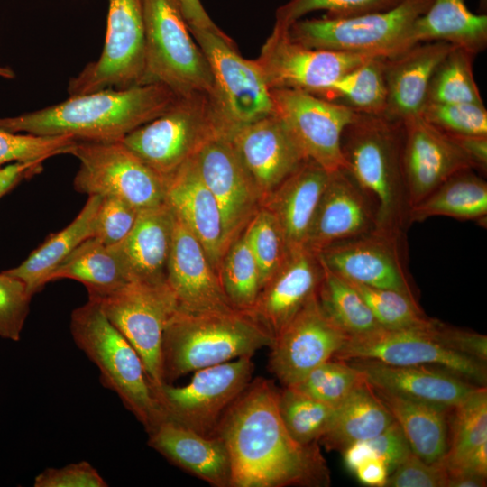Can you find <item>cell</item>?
I'll list each match as a JSON object with an SVG mask.
<instances>
[{
  "label": "cell",
  "mask_w": 487,
  "mask_h": 487,
  "mask_svg": "<svg viewBox=\"0 0 487 487\" xmlns=\"http://www.w3.org/2000/svg\"><path fill=\"white\" fill-rule=\"evenodd\" d=\"M278 390L252 381L228 408L216 436L227 449L230 487L326 486L329 472L317 444L303 446L289 434L278 409Z\"/></svg>",
  "instance_id": "obj_1"
},
{
  "label": "cell",
  "mask_w": 487,
  "mask_h": 487,
  "mask_svg": "<svg viewBox=\"0 0 487 487\" xmlns=\"http://www.w3.org/2000/svg\"><path fill=\"white\" fill-rule=\"evenodd\" d=\"M177 96L161 85L102 89L69 96L60 103L17 116L0 117V129L41 136L70 135L77 141H121L168 110Z\"/></svg>",
  "instance_id": "obj_2"
},
{
  "label": "cell",
  "mask_w": 487,
  "mask_h": 487,
  "mask_svg": "<svg viewBox=\"0 0 487 487\" xmlns=\"http://www.w3.org/2000/svg\"><path fill=\"white\" fill-rule=\"evenodd\" d=\"M402 123L357 113L341 139L344 169L372 203L376 230L400 239L409 224Z\"/></svg>",
  "instance_id": "obj_3"
},
{
  "label": "cell",
  "mask_w": 487,
  "mask_h": 487,
  "mask_svg": "<svg viewBox=\"0 0 487 487\" xmlns=\"http://www.w3.org/2000/svg\"><path fill=\"white\" fill-rule=\"evenodd\" d=\"M273 337L240 310L190 312L177 308L161 341L164 383L198 370L251 356L271 347Z\"/></svg>",
  "instance_id": "obj_4"
},
{
  "label": "cell",
  "mask_w": 487,
  "mask_h": 487,
  "mask_svg": "<svg viewBox=\"0 0 487 487\" xmlns=\"http://www.w3.org/2000/svg\"><path fill=\"white\" fill-rule=\"evenodd\" d=\"M69 327L76 345L98 368L104 387L150 432L164 418L163 412L140 355L108 320L99 301L88 298L75 308Z\"/></svg>",
  "instance_id": "obj_5"
},
{
  "label": "cell",
  "mask_w": 487,
  "mask_h": 487,
  "mask_svg": "<svg viewBox=\"0 0 487 487\" xmlns=\"http://www.w3.org/2000/svg\"><path fill=\"white\" fill-rule=\"evenodd\" d=\"M144 70L141 85L156 84L177 97L209 96L213 77L178 0H143Z\"/></svg>",
  "instance_id": "obj_6"
},
{
  "label": "cell",
  "mask_w": 487,
  "mask_h": 487,
  "mask_svg": "<svg viewBox=\"0 0 487 487\" xmlns=\"http://www.w3.org/2000/svg\"><path fill=\"white\" fill-rule=\"evenodd\" d=\"M213 77L208 96L220 132H233L274 114L271 91L256 60L237 51L225 33L189 28Z\"/></svg>",
  "instance_id": "obj_7"
},
{
  "label": "cell",
  "mask_w": 487,
  "mask_h": 487,
  "mask_svg": "<svg viewBox=\"0 0 487 487\" xmlns=\"http://www.w3.org/2000/svg\"><path fill=\"white\" fill-rule=\"evenodd\" d=\"M220 130L207 96L178 97L163 114L127 133L121 142L167 180Z\"/></svg>",
  "instance_id": "obj_8"
},
{
  "label": "cell",
  "mask_w": 487,
  "mask_h": 487,
  "mask_svg": "<svg viewBox=\"0 0 487 487\" xmlns=\"http://www.w3.org/2000/svg\"><path fill=\"white\" fill-rule=\"evenodd\" d=\"M445 324L431 318L423 326L380 328L349 336L334 359H372L393 365H432L449 370L470 382L486 387V362L448 348L444 340Z\"/></svg>",
  "instance_id": "obj_9"
},
{
  "label": "cell",
  "mask_w": 487,
  "mask_h": 487,
  "mask_svg": "<svg viewBox=\"0 0 487 487\" xmlns=\"http://www.w3.org/2000/svg\"><path fill=\"white\" fill-rule=\"evenodd\" d=\"M430 4L431 0H402L389 10L354 17L300 19L289 26V34L308 48L391 57Z\"/></svg>",
  "instance_id": "obj_10"
},
{
  "label": "cell",
  "mask_w": 487,
  "mask_h": 487,
  "mask_svg": "<svg viewBox=\"0 0 487 487\" xmlns=\"http://www.w3.org/2000/svg\"><path fill=\"white\" fill-rule=\"evenodd\" d=\"M69 153L79 161L78 192L117 197L140 211L165 203L166 180L121 141H76Z\"/></svg>",
  "instance_id": "obj_11"
},
{
  "label": "cell",
  "mask_w": 487,
  "mask_h": 487,
  "mask_svg": "<svg viewBox=\"0 0 487 487\" xmlns=\"http://www.w3.org/2000/svg\"><path fill=\"white\" fill-rule=\"evenodd\" d=\"M251 356L195 372L184 386L164 383L153 391L164 418L207 436H216L225 411L252 381Z\"/></svg>",
  "instance_id": "obj_12"
},
{
  "label": "cell",
  "mask_w": 487,
  "mask_h": 487,
  "mask_svg": "<svg viewBox=\"0 0 487 487\" xmlns=\"http://www.w3.org/2000/svg\"><path fill=\"white\" fill-rule=\"evenodd\" d=\"M95 299L140 355L152 391L162 386V335L169 319L178 308L177 299L167 281L132 280L112 294Z\"/></svg>",
  "instance_id": "obj_13"
},
{
  "label": "cell",
  "mask_w": 487,
  "mask_h": 487,
  "mask_svg": "<svg viewBox=\"0 0 487 487\" xmlns=\"http://www.w3.org/2000/svg\"><path fill=\"white\" fill-rule=\"evenodd\" d=\"M143 0H108L105 43L99 58L71 78L68 93L125 89L141 85L144 70Z\"/></svg>",
  "instance_id": "obj_14"
},
{
  "label": "cell",
  "mask_w": 487,
  "mask_h": 487,
  "mask_svg": "<svg viewBox=\"0 0 487 487\" xmlns=\"http://www.w3.org/2000/svg\"><path fill=\"white\" fill-rule=\"evenodd\" d=\"M271 91L274 113L287 127L305 158L328 172L344 169L341 139L357 113L308 91L294 88Z\"/></svg>",
  "instance_id": "obj_15"
},
{
  "label": "cell",
  "mask_w": 487,
  "mask_h": 487,
  "mask_svg": "<svg viewBox=\"0 0 487 487\" xmlns=\"http://www.w3.org/2000/svg\"><path fill=\"white\" fill-rule=\"evenodd\" d=\"M379 54L313 49L274 25L256 60L270 89L294 88L322 95L341 76Z\"/></svg>",
  "instance_id": "obj_16"
},
{
  "label": "cell",
  "mask_w": 487,
  "mask_h": 487,
  "mask_svg": "<svg viewBox=\"0 0 487 487\" xmlns=\"http://www.w3.org/2000/svg\"><path fill=\"white\" fill-rule=\"evenodd\" d=\"M348 337L324 310L317 292L274 337L269 369L290 387L332 359Z\"/></svg>",
  "instance_id": "obj_17"
},
{
  "label": "cell",
  "mask_w": 487,
  "mask_h": 487,
  "mask_svg": "<svg viewBox=\"0 0 487 487\" xmlns=\"http://www.w3.org/2000/svg\"><path fill=\"white\" fill-rule=\"evenodd\" d=\"M193 160L219 205L231 244L262 207L260 195L227 134H215Z\"/></svg>",
  "instance_id": "obj_18"
},
{
  "label": "cell",
  "mask_w": 487,
  "mask_h": 487,
  "mask_svg": "<svg viewBox=\"0 0 487 487\" xmlns=\"http://www.w3.org/2000/svg\"><path fill=\"white\" fill-rule=\"evenodd\" d=\"M401 161L409 208L454 174L473 169L450 137L421 116L402 123Z\"/></svg>",
  "instance_id": "obj_19"
},
{
  "label": "cell",
  "mask_w": 487,
  "mask_h": 487,
  "mask_svg": "<svg viewBox=\"0 0 487 487\" xmlns=\"http://www.w3.org/2000/svg\"><path fill=\"white\" fill-rule=\"evenodd\" d=\"M228 136L260 195L262 205L307 160L275 113Z\"/></svg>",
  "instance_id": "obj_20"
},
{
  "label": "cell",
  "mask_w": 487,
  "mask_h": 487,
  "mask_svg": "<svg viewBox=\"0 0 487 487\" xmlns=\"http://www.w3.org/2000/svg\"><path fill=\"white\" fill-rule=\"evenodd\" d=\"M400 239L373 231L332 244L317 253L344 279L413 297L399 249Z\"/></svg>",
  "instance_id": "obj_21"
},
{
  "label": "cell",
  "mask_w": 487,
  "mask_h": 487,
  "mask_svg": "<svg viewBox=\"0 0 487 487\" xmlns=\"http://www.w3.org/2000/svg\"><path fill=\"white\" fill-rule=\"evenodd\" d=\"M166 281L180 309L190 312L235 309L225 296L203 246L175 215Z\"/></svg>",
  "instance_id": "obj_22"
},
{
  "label": "cell",
  "mask_w": 487,
  "mask_h": 487,
  "mask_svg": "<svg viewBox=\"0 0 487 487\" xmlns=\"http://www.w3.org/2000/svg\"><path fill=\"white\" fill-rule=\"evenodd\" d=\"M322 266L306 246L290 249L248 312L274 339L318 289Z\"/></svg>",
  "instance_id": "obj_23"
},
{
  "label": "cell",
  "mask_w": 487,
  "mask_h": 487,
  "mask_svg": "<svg viewBox=\"0 0 487 487\" xmlns=\"http://www.w3.org/2000/svg\"><path fill=\"white\" fill-rule=\"evenodd\" d=\"M376 230L374 208L345 169L330 172L306 247L316 254L336 243Z\"/></svg>",
  "instance_id": "obj_24"
},
{
  "label": "cell",
  "mask_w": 487,
  "mask_h": 487,
  "mask_svg": "<svg viewBox=\"0 0 487 487\" xmlns=\"http://www.w3.org/2000/svg\"><path fill=\"white\" fill-rule=\"evenodd\" d=\"M165 202L199 241L218 274L230 244L219 205L202 180L193 157L166 180Z\"/></svg>",
  "instance_id": "obj_25"
},
{
  "label": "cell",
  "mask_w": 487,
  "mask_h": 487,
  "mask_svg": "<svg viewBox=\"0 0 487 487\" xmlns=\"http://www.w3.org/2000/svg\"><path fill=\"white\" fill-rule=\"evenodd\" d=\"M345 362L373 388L448 409L481 387L437 366L393 365L372 359Z\"/></svg>",
  "instance_id": "obj_26"
},
{
  "label": "cell",
  "mask_w": 487,
  "mask_h": 487,
  "mask_svg": "<svg viewBox=\"0 0 487 487\" xmlns=\"http://www.w3.org/2000/svg\"><path fill=\"white\" fill-rule=\"evenodd\" d=\"M454 47L445 41H426L387 57L386 118L403 123L420 116L427 103L431 77Z\"/></svg>",
  "instance_id": "obj_27"
},
{
  "label": "cell",
  "mask_w": 487,
  "mask_h": 487,
  "mask_svg": "<svg viewBox=\"0 0 487 487\" xmlns=\"http://www.w3.org/2000/svg\"><path fill=\"white\" fill-rule=\"evenodd\" d=\"M147 434L148 445L170 463L214 487H230V458L217 436L201 435L168 418Z\"/></svg>",
  "instance_id": "obj_28"
},
{
  "label": "cell",
  "mask_w": 487,
  "mask_h": 487,
  "mask_svg": "<svg viewBox=\"0 0 487 487\" xmlns=\"http://www.w3.org/2000/svg\"><path fill=\"white\" fill-rule=\"evenodd\" d=\"M330 172L311 160L280 183L263 201L279 223L289 250L304 247Z\"/></svg>",
  "instance_id": "obj_29"
},
{
  "label": "cell",
  "mask_w": 487,
  "mask_h": 487,
  "mask_svg": "<svg viewBox=\"0 0 487 487\" xmlns=\"http://www.w3.org/2000/svg\"><path fill=\"white\" fill-rule=\"evenodd\" d=\"M426 41H445L476 55L487 46V15L471 12L464 0H431L394 55Z\"/></svg>",
  "instance_id": "obj_30"
},
{
  "label": "cell",
  "mask_w": 487,
  "mask_h": 487,
  "mask_svg": "<svg viewBox=\"0 0 487 487\" xmlns=\"http://www.w3.org/2000/svg\"><path fill=\"white\" fill-rule=\"evenodd\" d=\"M173 226L174 214L166 202L139 212L129 234L116 244L133 280L166 282Z\"/></svg>",
  "instance_id": "obj_31"
},
{
  "label": "cell",
  "mask_w": 487,
  "mask_h": 487,
  "mask_svg": "<svg viewBox=\"0 0 487 487\" xmlns=\"http://www.w3.org/2000/svg\"><path fill=\"white\" fill-rule=\"evenodd\" d=\"M372 389L401 429L413 454L427 463L445 456L451 409Z\"/></svg>",
  "instance_id": "obj_32"
},
{
  "label": "cell",
  "mask_w": 487,
  "mask_h": 487,
  "mask_svg": "<svg viewBox=\"0 0 487 487\" xmlns=\"http://www.w3.org/2000/svg\"><path fill=\"white\" fill-rule=\"evenodd\" d=\"M102 196H88L87 201L66 227L49 234L18 266L5 271L21 280L33 296L50 282L59 265L85 240L93 237L95 218Z\"/></svg>",
  "instance_id": "obj_33"
},
{
  "label": "cell",
  "mask_w": 487,
  "mask_h": 487,
  "mask_svg": "<svg viewBox=\"0 0 487 487\" xmlns=\"http://www.w3.org/2000/svg\"><path fill=\"white\" fill-rule=\"evenodd\" d=\"M70 279L82 283L88 298L102 299L133 280L117 245L95 237L79 244L50 277V282Z\"/></svg>",
  "instance_id": "obj_34"
},
{
  "label": "cell",
  "mask_w": 487,
  "mask_h": 487,
  "mask_svg": "<svg viewBox=\"0 0 487 487\" xmlns=\"http://www.w3.org/2000/svg\"><path fill=\"white\" fill-rule=\"evenodd\" d=\"M394 421L391 414L365 381L357 384L335 409L333 419L319 442L329 450L370 439Z\"/></svg>",
  "instance_id": "obj_35"
},
{
  "label": "cell",
  "mask_w": 487,
  "mask_h": 487,
  "mask_svg": "<svg viewBox=\"0 0 487 487\" xmlns=\"http://www.w3.org/2000/svg\"><path fill=\"white\" fill-rule=\"evenodd\" d=\"M487 215V184L472 170L459 171L409 208V224L436 216L482 220Z\"/></svg>",
  "instance_id": "obj_36"
},
{
  "label": "cell",
  "mask_w": 487,
  "mask_h": 487,
  "mask_svg": "<svg viewBox=\"0 0 487 487\" xmlns=\"http://www.w3.org/2000/svg\"><path fill=\"white\" fill-rule=\"evenodd\" d=\"M387 56L376 55L335 81L321 96L337 98L354 112L384 116L387 106Z\"/></svg>",
  "instance_id": "obj_37"
},
{
  "label": "cell",
  "mask_w": 487,
  "mask_h": 487,
  "mask_svg": "<svg viewBox=\"0 0 487 487\" xmlns=\"http://www.w3.org/2000/svg\"><path fill=\"white\" fill-rule=\"evenodd\" d=\"M319 262L322 266V278L317 297L331 319L348 336L362 335L381 328L355 288L320 260Z\"/></svg>",
  "instance_id": "obj_38"
},
{
  "label": "cell",
  "mask_w": 487,
  "mask_h": 487,
  "mask_svg": "<svg viewBox=\"0 0 487 487\" xmlns=\"http://www.w3.org/2000/svg\"><path fill=\"white\" fill-rule=\"evenodd\" d=\"M218 276L230 304L248 313L261 291L258 264L242 232L227 248Z\"/></svg>",
  "instance_id": "obj_39"
},
{
  "label": "cell",
  "mask_w": 487,
  "mask_h": 487,
  "mask_svg": "<svg viewBox=\"0 0 487 487\" xmlns=\"http://www.w3.org/2000/svg\"><path fill=\"white\" fill-rule=\"evenodd\" d=\"M448 419V448L442 458L446 467L455 464L476 446L487 442V391L479 387L452 408Z\"/></svg>",
  "instance_id": "obj_40"
},
{
  "label": "cell",
  "mask_w": 487,
  "mask_h": 487,
  "mask_svg": "<svg viewBox=\"0 0 487 487\" xmlns=\"http://www.w3.org/2000/svg\"><path fill=\"white\" fill-rule=\"evenodd\" d=\"M277 402L289 434L303 446L317 444L326 432L335 409L291 387L278 390Z\"/></svg>",
  "instance_id": "obj_41"
},
{
  "label": "cell",
  "mask_w": 487,
  "mask_h": 487,
  "mask_svg": "<svg viewBox=\"0 0 487 487\" xmlns=\"http://www.w3.org/2000/svg\"><path fill=\"white\" fill-rule=\"evenodd\" d=\"M474 56L464 49L454 47L431 77L427 102L484 105L473 77Z\"/></svg>",
  "instance_id": "obj_42"
},
{
  "label": "cell",
  "mask_w": 487,
  "mask_h": 487,
  "mask_svg": "<svg viewBox=\"0 0 487 487\" xmlns=\"http://www.w3.org/2000/svg\"><path fill=\"white\" fill-rule=\"evenodd\" d=\"M243 233L258 264L262 288L287 259L289 245L276 218L263 207L253 215Z\"/></svg>",
  "instance_id": "obj_43"
},
{
  "label": "cell",
  "mask_w": 487,
  "mask_h": 487,
  "mask_svg": "<svg viewBox=\"0 0 487 487\" xmlns=\"http://www.w3.org/2000/svg\"><path fill=\"white\" fill-rule=\"evenodd\" d=\"M363 380L362 374L347 362L332 358L312 369L290 387L336 408Z\"/></svg>",
  "instance_id": "obj_44"
},
{
  "label": "cell",
  "mask_w": 487,
  "mask_h": 487,
  "mask_svg": "<svg viewBox=\"0 0 487 487\" xmlns=\"http://www.w3.org/2000/svg\"><path fill=\"white\" fill-rule=\"evenodd\" d=\"M363 297L382 328L403 329L427 324V317L415 298L390 289L366 286L348 280Z\"/></svg>",
  "instance_id": "obj_45"
},
{
  "label": "cell",
  "mask_w": 487,
  "mask_h": 487,
  "mask_svg": "<svg viewBox=\"0 0 487 487\" xmlns=\"http://www.w3.org/2000/svg\"><path fill=\"white\" fill-rule=\"evenodd\" d=\"M402 0H289L276 12L275 24L289 29L315 11H326L328 18H348L389 10Z\"/></svg>",
  "instance_id": "obj_46"
},
{
  "label": "cell",
  "mask_w": 487,
  "mask_h": 487,
  "mask_svg": "<svg viewBox=\"0 0 487 487\" xmlns=\"http://www.w3.org/2000/svg\"><path fill=\"white\" fill-rule=\"evenodd\" d=\"M420 116L451 135H487V110L474 103L427 102Z\"/></svg>",
  "instance_id": "obj_47"
},
{
  "label": "cell",
  "mask_w": 487,
  "mask_h": 487,
  "mask_svg": "<svg viewBox=\"0 0 487 487\" xmlns=\"http://www.w3.org/2000/svg\"><path fill=\"white\" fill-rule=\"evenodd\" d=\"M76 141L70 135L41 136L0 129V167L68 154Z\"/></svg>",
  "instance_id": "obj_48"
},
{
  "label": "cell",
  "mask_w": 487,
  "mask_h": 487,
  "mask_svg": "<svg viewBox=\"0 0 487 487\" xmlns=\"http://www.w3.org/2000/svg\"><path fill=\"white\" fill-rule=\"evenodd\" d=\"M342 453L346 467L353 472L364 460L378 458L385 464L390 474L411 453V450L401 429L393 421L381 434L354 443Z\"/></svg>",
  "instance_id": "obj_49"
},
{
  "label": "cell",
  "mask_w": 487,
  "mask_h": 487,
  "mask_svg": "<svg viewBox=\"0 0 487 487\" xmlns=\"http://www.w3.org/2000/svg\"><path fill=\"white\" fill-rule=\"evenodd\" d=\"M32 298L21 280L5 271L0 272V337L20 340Z\"/></svg>",
  "instance_id": "obj_50"
},
{
  "label": "cell",
  "mask_w": 487,
  "mask_h": 487,
  "mask_svg": "<svg viewBox=\"0 0 487 487\" xmlns=\"http://www.w3.org/2000/svg\"><path fill=\"white\" fill-rule=\"evenodd\" d=\"M139 212L122 198L102 197L95 218L93 237L108 246L120 244L133 229Z\"/></svg>",
  "instance_id": "obj_51"
},
{
  "label": "cell",
  "mask_w": 487,
  "mask_h": 487,
  "mask_svg": "<svg viewBox=\"0 0 487 487\" xmlns=\"http://www.w3.org/2000/svg\"><path fill=\"white\" fill-rule=\"evenodd\" d=\"M447 481L442 459L427 463L411 452L389 474L384 487H447Z\"/></svg>",
  "instance_id": "obj_52"
},
{
  "label": "cell",
  "mask_w": 487,
  "mask_h": 487,
  "mask_svg": "<svg viewBox=\"0 0 487 487\" xmlns=\"http://www.w3.org/2000/svg\"><path fill=\"white\" fill-rule=\"evenodd\" d=\"M34 487H106L107 482L88 462L46 468L33 481Z\"/></svg>",
  "instance_id": "obj_53"
},
{
  "label": "cell",
  "mask_w": 487,
  "mask_h": 487,
  "mask_svg": "<svg viewBox=\"0 0 487 487\" xmlns=\"http://www.w3.org/2000/svg\"><path fill=\"white\" fill-rule=\"evenodd\" d=\"M44 161L46 160L40 159L13 162L0 167V198L12 190L22 180L39 174L43 169Z\"/></svg>",
  "instance_id": "obj_54"
},
{
  "label": "cell",
  "mask_w": 487,
  "mask_h": 487,
  "mask_svg": "<svg viewBox=\"0 0 487 487\" xmlns=\"http://www.w3.org/2000/svg\"><path fill=\"white\" fill-rule=\"evenodd\" d=\"M446 135L450 137L469 159L473 169L486 172L487 135Z\"/></svg>",
  "instance_id": "obj_55"
},
{
  "label": "cell",
  "mask_w": 487,
  "mask_h": 487,
  "mask_svg": "<svg viewBox=\"0 0 487 487\" xmlns=\"http://www.w3.org/2000/svg\"><path fill=\"white\" fill-rule=\"evenodd\" d=\"M446 469L448 473H465L486 478L487 442L472 449Z\"/></svg>",
  "instance_id": "obj_56"
},
{
  "label": "cell",
  "mask_w": 487,
  "mask_h": 487,
  "mask_svg": "<svg viewBox=\"0 0 487 487\" xmlns=\"http://www.w3.org/2000/svg\"><path fill=\"white\" fill-rule=\"evenodd\" d=\"M189 28L224 32L212 21L200 0H178Z\"/></svg>",
  "instance_id": "obj_57"
},
{
  "label": "cell",
  "mask_w": 487,
  "mask_h": 487,
  "mask_svg": "<svg viewBox=\"0 0 487 487\" xmlns=\"http://www.w3.org/2000/svg\"><path fill=\"white\" fill-rule=\"evenodd\" d=\"M354 473L362 483L376 487H384L389 476L387 466L378 458L364 460Z\"/></svg>",
  "instance_id": "obj_58"
},
{
  "label": "cell",
  "mask_w": 487,
  "mask_h": 487,
  "mask_svg": "<svg viewBox=\"0 0 487 487\" xmlns=\"http://www.w3.org/2000/svg\"><path fill=\"white\" fill-rule=\"evenodd\" d=\"M485 485V477L465 473H448L447 487H483Z\"/></svg>",
  "instance_id": "obj_59"
},
{
  "label": "cell",
  "mask_w": 487,
  "mask_h": 487,
  "mask_svg": "<svg viewBox=\"0 0 487 487\" xmlns=\"http://www.w3.org/2000/svg\"><path fill=\"white\" fill-rule=\"evenodd\" d=\"M14 77L15 74L11 68L0 66V78L11 79Z\"/></svg>",
  "instance_id": "obj_60"
}]
</instances>
